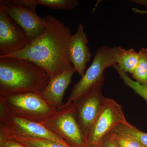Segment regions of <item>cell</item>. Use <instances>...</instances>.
<instances>
[{"label": "cell", "mask_w": 147, "mask_h": 147, "mask_svg": "<svg viewBox=\"0 0 147 147\" xmlns=\"http://www.w3.org/2000/svg\"><path fill=\"white\" fill-rule=\"evenodd\" d=\"M44 32L23 50L3 57L19 58L32 62L43 69L50 78L74 67L69 60V45L70 29L55 16H46Z\"/></svg>", "instance_id": "obj_1"}, {"label": "cell", "mask_w": 147, "mask_h": 147, "mask_svg": "<svg viewBox=\"0 0 147 147\" xmlns=\"http://www.w3.org/2000/svg\"><path fill=\"white\" fill-rule=\"evenodd\" d=\"M50 78L32 62L0 56V96L40 94Z\"/></svg>", "instance_id": "obj_2"}, {"label": "cell", "mask_w": 147, "mask_h": 147, "mask_svg": "<svg viewBox=\"0 0 147 147\" xmlns=\"http://www.w3.org/2000/svg\"><path fill=\"white\" fill-rule=\"evenodd\" d=\"M0 108L11 115L39 123L57 110L35 93L0 96Z\"/></svg>", "instance_id": "obj_3"}, {"label": "cell", "mask_w": 147, "mask_h": 147, "mask_svg": "<svg viewBox=\"0 0 147 147\" xmlns=\"http://www.w3.org/2000/svg\"><path fill=\"white\" fill-rule=\"evenodd\" d=\"M117 63L116 46L111 47L103 46L98 48L91 64L80 80L74 86L64 105H69L74 102L94 85L103 86L104 71Z\"/></svg>", "instance_id": "obj_4"}, {"label": "cell", "mask_w": 147, "mask_h": 147, "mask_svg": "<svg viewBox=\"0 0 147 147\" xmlns=\"http://www.w3.org/2000/svg\"><path fill=\"white\" fill-rule=\"evenodd\" d=\"M35 0H1L0 7L26 33L30 41L42 34L47 25V19L36 12Z\"/></svg>", "instance_id": "obj_5"}, {"label": "cell", "mask_w": 147, "mask_h": 147, "mask_svg": "<svg viewBox=\"0 0 147 147\" xmlns=\"http://www.w3.org/2000/svg\"><path fill=\"white\" fill-rule=\"evenodd\" d=\"M40 123L71 147H85V138L77 122L74 102L67 105L64 104Z\"/></svg>", "instance_id": "obj_6"}, {"label": "cell", "mask_w": 147, "mask_h": 147, "mask_svg": "<svg viewBox=\"0 0 147 147\" xmlns=\"http://www.w3.org/2000/svg\"><path fill=\"white\" fill-rule=\"evenodd\" d=\"M128 123L121 105L106 98L86 139L85 147H99L104 137L116 127Z\"/></svg>", "instance_id": "obj_7"}, {"label": "cell", "mask_w": 147, "mask_h": 147, "mask_svg": "<svg viewBox=\"0 0 147 147\" xmlns=\"http://www.w3.org/2000/svg\"><path fill=\"white\" fill-rule=\"evenodd\" d=\"M102 86L99 84L93 86L73 102L77 122L85 141L106 98L102 94Z\"/></svg>", "instance_id": "obj_8"}, {"label": "cell", "mask_w": 147, "mask_h": 147, "mask_svg": "<svg viewBox=\"0 0 147 147\" xmlns=\"http://www.w3.org/2000/svg\"><path fill=\"white\" fill-rule=\"evenodd\" d=\"M30 41L24 29L0 7V55L23 50Z\"/></svg>", "instance_id": "obj_9"}, {"label": "cell", "mask_w": 147, "mask_h": 147, "mask_svg": "<svg viewBox=\"0 0 147 147\" xmlns=\"http://www.w3.org/2000/svg\"><path fill=\"white\" fill-rule=\"evenodd\" d=\"M0 127L10 129L26 136L55 141L71 147L65 140L57 136L39 122L11 115L0 108Z\"/></svg>", "instance_id": "obj_10"}, {"label": "cell", "mask_w": 147, "mask_h": 147, "mask_svg": "<svg viewBox=\"0 0 147 147\" xmlns=\"http://www.w3.org/2000/svg\"><path fill=\"white\" fill-rule=\"evenodd\" d=\"M88 38L82 24H79L74 34L72 35L69 45V60L82 77L85 73L86 64L92 57L88 46Z\"/></svg>", "instance_id": "obj_11"}, {"label": "cell", "mask_w": 147, "mask_h": 147, "mask_svg": "<svg viewBox=\"0 0 147 147\" xmlns=\"http://www.w3.org/2000/svg\"><path fill=\"white\" fill-rule=\"evenodd\" d=\"M76 72L73 67L61 74L50 78L48 84L40 94L41 97L49 105L56 109L63 106L64 95L69 85L71 83V78Z\"/></svg>", "instance_id": "obj_12"}, {"label": "cell", "mask_w": 147, "mask_h": 147, "mask_svg": "<svg viewBox=\"0 0 147 147\" xmlns=\"http://www.w3.org/2000/svg\"><path fill=\"white\" fill-rule=\"evenodd\" d=\"M0 135L26 147H68L55 141L33 138L2 127H0Z\"/></svg>", "instance_id": "obj_13"}, {"label": "cell", "mask_w": 147, "mask_h": 147, "mask_svg": "<svg viewBox=\"0 0 147 147\" xmlns=\"http://www.w3.org/2000/svg\"><path fill=\"white\" fill-rule=\"evenodd\" d=\"M117 65L122 71L132 74L138 64L139 53L133 48L125 50L119 46H116Z\"/></svg>", "instance_id": "obj_14"}, {"label": "cell", "mask_w": 147, "mask_h": 147, "mask_svg": "<svg viewBox=\"0 0 147 147\" xmlns=\"http://www.w3.org/2000/svg\"><path fill=\"white\" fill-rule=\"evenodd\" d=\"M138 53L139 61L131 74L132 77L137 83L147 88V48H142Z\"/></svg>", "instance_id": "obj_15"}, {"label": "cell", "mask_w": 147, "mask_h": 147, "mask_svg": "<svg viewBox=\"0 0 147 147\" xmlns=\"http://www.w3.org/2000/svg\"><path fill=\"white\" fill-rule=\"evenodd\" d=\"M37 5L47 7L55 10L71 11L79 4L77 0H35Z\"/></svg>", "instance_id": "obj_16"}, {"label": "cell", "mask_w": 147, "mask_h": 147, "mask_svg": "<svg viewBox=\"0 0 147 147\" xmlns=\"http://www.w3.org/2000/svg\"><path fill=\"white\" fill-rule=\"evenodd\" d=\"M112 131L134 137L138 139L145 147H147V133L141 131L129 123L120 125L116 127Z\"/></svg>", "instance_id": "obj_17"}, {"label": "cell", "mask_w": 147, "mask_h": 147, "mask_svg": "<svg viewBox=\"0 0 147 147\" xmlns=\"http://www.w3.org/2000/svg\"><path fill=\"white\" fill-rule=\"evenodd\" d=\"M113 67L118 73L120 78L123 81L124 84L142 96L147 102V88L132 80L127 74L122 71L117 64L113 66Z\"/></svg>", "instance_id": "obj_18"}, {"label": "cell", "mask_w": 147, "mask_h": 147, "mask_svg": "<svg viewBox=\"0 0 147 147\" xmlns=\"http://www.w3.org/2000/svg\"><path fill=\"white\" fill-rule=\"evenodd\" d=\"M111 134L118 147H145L134 137L114 131L111 132Z\"/></svg>", "instance_id": "obj_19"}, {"label": "cell", "mask_w": 147, "mask_h": 147, "mask_svg": "<svg viewBox=\"0 0 147 147\" xmlns=\"http://www.w3.org/2000/svg\"><path fill=\"white\" fill-rule=\"evenodd\" d=\"M0 147H26L18 142L6 139L0 135Z\"/></svg>", "instance_id": "obj_20"}, {"label": "cell", "mask_w": 147, "mask_h": 147, "mask_svg": "<svg viewBox=\"0 0 147 147\" xmlns=\"http://www.w3.org/2000/svg\"><path fill=\"white\" fill-rule=\"evenodd\" d=\"M98 147H118L116 144L115 142L111 132L107 134L102 139L101 144Z\"/></svg>", "instance_id": "obj_21"}, {"label": "cell", "mask_w": 147, "mask_h": 147, "mask_svg": "<svg viewBox=\"0 0 147 147\" xmlns=\"http://www.w3.org/2000/svg\"><path fill=\"white\" fill-rule=\"evenodd\" d=\"M131 1L140 5L147 6V0H132Z\"/></svg>", "instance_id": "obj_22"}, {"label": "cell", "mask_w": 147, "mask_h": 147, "mask_svg": "<svg viewBox=\"0 0 147 147\" xmlns=\"http://www.w3.org/2000/svg\"><path fill=\"white\" fill-rule=\"evenodd\" d=\"M132 11L133 12L139 14H147V10H142L136 8H133L132 9Z\"/></svg>", "instance_id": "obj_23"}]
</instances>
